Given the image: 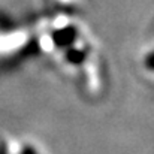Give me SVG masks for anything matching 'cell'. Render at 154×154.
Instances as JSON below:
<instances>
[{
    "label": "cell",
    "mask_w": 154,
    "mask_h": 154,
    "mask_svg": "<svg viewBox=\"0 0 154 154\" xmlns=\"http://www.w3.org/2000/svg\"><path fill=\"white\" fill-rule=\"evenodd\" d=\"M73 38H75V35H73L72 30H64V32H61V33H58L55 36V44H58V45H67V44H70L73 41Z\"/></svg>",
    "instance_id": "6da1fadb"
},
{
    "label": "cell",
    "mask_w": 154,
    "mask_h": 154,
    "mask_svg": "<svg viewBox=\"0 0 154 154\" xmlns=\"http://www.w3.org/2000/svg\"><path fill=\"white\" fill-rule=\"evenodd\" d=\"M82 57H84V54L81 51H78V50H70V51L67 52V60H70L73 63L82 61Z\"/></svg>",
    "instance_id": "7a4b0ae2"
},
{
    "label": "cell",
    "mask_w": 154,
    "mask_h": 154,
    "mask_svg": "<svg viewBox=\"0 0 154 154\" xmlns=\"http://www.w3.org/2000/svg\"><path fill=\"white\" fill-rule=\"evenodd\" d=\"M145 64H147L148 69L154 70V52H151V54L147 55V58H145Z\"/></svg>",
    "instance_id": "3957f363"
},
{
    "label": "cell",
    "mask_w": 154,
    "mask_h": 154,
    "mask_svg": "<svg viewBox=\"0 0 154 154\" xmlns=\"http://www.w3.org/2000/svg\"><path fill=\"white\" fill-rule=\"evenodd\" d=\"M21 154H38V151L33 148V147H30V145H26L24 148H23V153Z\"/></svg>",
    "instance_id": "277c9868"
},
{
    "label": "cell",
    "mask_w": 154,
    "mask_h": 154,
    "mask_svg": "<svg viewBox=\"0 0 154 154\" xmlns=\"http://www.w3.org/2000/svg\"><path fill=\"white\" fill-rule=\"evenodd\" d=\"M0 154H8V151H6V147H5V145H0Z\"/></svg>",
    "instance_id": "5b68a950"
}]
</instances>
